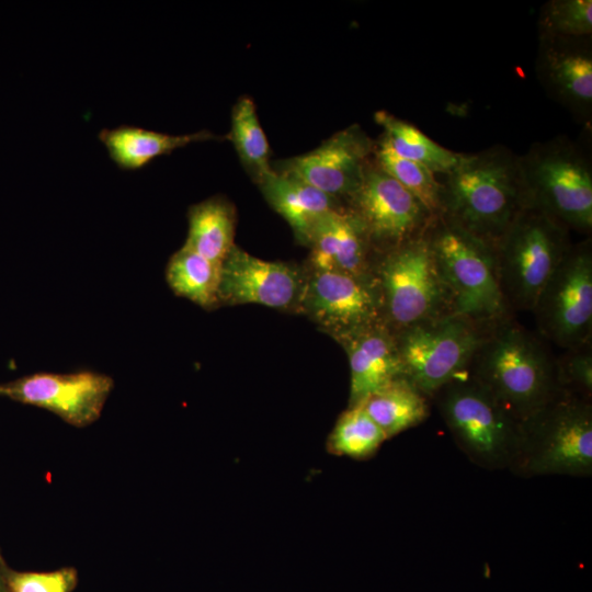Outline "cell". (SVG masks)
Listing matches in <instances>:
<instances>
[{"mask_svg":"<svg viewBox=\"0 0 592 592\" xmlns=\"http://www.w3.org/2000/svg\"><path fill=\"white\" fill-rule=\"evenodd\" d=\"M467 373L519 422L565 390L557 360L509 315L487 326Z\"/></svg>","mask_w":592,"mask_h":592,"instance_id":"1","label":"cell"},{"mask_svg":"<svg viewBox=\"0 0 592 592\" xmlns=\"http://www.w3.org/2000/svg\"><path fill=\"white\" fill-rule=\"evenodd\" d=\"M444 177L440 215L492 246L528 205L520 157L505 148L464 155Z\"/></svg>","mask_w":592,"mask_h":592,"instance_id":"2","label":"cell"},{"mask_svg":"<svg viewBox=\"0 0 592 592\" xmlns=\"http://www.w3.org/2000/svg\"><path fill=\"white\" fill-rule=\"evenodd\" d=\"M443 283L449 314L479 325L509 315L500 287L494 247L443 215L425 229Z\"/></svg>","mask_w":592,"mask_h":592,"instance_id":"3","label":"cell"},{"mask_svg":"<svg viewBox=\"0 0 592 592\" xmlns=\"http://www.w3.org/2000/svg\"><path fill=\"white\" fill-rule=\"evenodd\" d=\"M510 470L524 477L592 474V405L562 390L520 422L517 452Z\"/></svg>","mask_w":592,"mask_h":592,"instance_id":"4","label":"cell"},{"mask_svg":"<svg viewBox=\"0 0 592 592\" xmlns=\"http://www.w3.org/2000/svg\"><path fill=\"white\" fill-rule=\"evenodd\" d=\"M493 247L508 309L533 311L571 244L567 227L538 207L526 205Z\"/></svg>","mask_w":592,"mask_h":592,"instance_id":"5","label":"cell"},{"mask_svg":"<svg viewBox=\"0 0 592 592\" xmlns=\"http://www.w3.org/2000/svg\"><path fill=\"white\" fill-rule=\"evenodd\" d=\"M457 446L476 465L510 469L514 462L520 422L471 377L463 374L432 397Z\"/></svg>","mask_w":592,"mask_h":592,"instance_id":"6","label":"cell"},{"mask_svg":"<svg viewBox=\"0 0 592 592\" xmlns=\"http://www.w3.org/2000/svg\"><path fill=\"white\" fill-rule=\"evenodd\" d=\"M373 276L383 321L394 333L449 314L425 230L385 251L378 264L373 265Z\"/></svg>","mask_w":592,"mask_h":592,"instance_id":"7","label":"cell"},{"mask_svg":"<svg viewBox=\"0 0 592 592\" xmlns=\"http://www.w3.org/2000/svg\"><path fill=\"white\" fill-rule=\"evenodd\" d=\"M487 326L447 314L395 333L402 377L432 399L468 372Z\"/></svg>","mask_w":592,"mask_h":592,"instance_id":"8","label":"cell"},{"mask_svg":"<svg viewBox=\"0 0 592 592\" xmlns=\"http://www.w3.org/2000/svg\"><path fill=\"white\" fill-rule=\"evenodd\" d=\"M528 205L538 207L565 227L588 232L592 227V172L570 143L534 146L520 157Z\"/></svg>","mask_w":592,"mask_h":592,"instance_id":"9","label":"cell"},{"mask_svg":"<svg viewBox=\"0 0 592 592\" xmlns=\"http://www.w3.org/2000/svg\"><path fill=\"white\" fill-rule=\"evenodd\" d=\"M543 335L566 350L589 344L592 332V250L571 246L533 309Z\"/></svg>","mask_w":592,"mask_h":592,"instance_id":"10","label":"cell"},{"mask_svg":"<svg viewBox=\"0 0 592 592\" xmlns=\"http://www.w3.org/2000/svg\"><path fill=\"white\" fill-rule=\"evenodd\" d=\"M296 310L340 343L384 323L379 293L372 277L312 271L306 275Z\"/></svg>","mask_w":592,"mask_h":592,"instance_id":"11","label":"cell"},{"mask_svg":"<svg viewBox=\"0 0 592 592\" xmlns=\"http://www.w3.org/2000/svg\"><path fill=\"white\" fill-rule=\"evenodd\" d=\"M113 388L111 376L93 371L38 372L2 384L3 397L45 409L76 428L101 417Z\"/></svg>","mask_w":592,"mask_h":592,"instance_id":"12","label":"cell"},{"mask_svg":"<svg viewBox=\"0 0 592 592\" xmlns=\"http://www.w3.org/2000/svg\"><path fill=\"white\" fill-rule=\"evenodd\" d=\"M371 246L383 252L422 234L433 216L408 190L377 166H368L350 200Z\"/></svg>","mask_w":592,"mask_h":592,"instance_id":"13","label":"cell"},{"mask_svg":"<svg viewBox=\"0 0 592 592\" xmlns=\"http://www.w3.org/2000/svg\"><path fill=\"white\" fill-rule=\"evenodd\" d=\"M372 151L369 138L352 126L334 134L316 149L280 163V169H273L338 201H350L362 184Z\"/></svg>","mask_w":592,"mask_h":592,"instance_id":"14","label":"cell"},{"mask_svg":"<svg viewBox=\"0 0 592 592\" xmlns=\"http://www.w3.org/2000/svg\"><path fill=\"white\" fill-rule=\"evenodd\" d=\"M305 277L295 265L263 260L235 246L220 267L219 303L296 310Z\"/></svg>","mask_w":592,"mask_h":592,"instance_id":"15","label":"cell"},{"mask_svg":"<svg viewBox=\"0 0 592 592\" xmlns=\"http://www.w3.org/2000/svg\"><path fill=\"white\" fill-rule=\"evenodd\" d=\"M309 246L312 271L373 276L369 239L350 208L342 207L326 215L315 229Z\"/></svg>","mask_w":592,"mask_h":592,"instance_id":"16","label":"cell"},{"mask_svg":"<svg viewBox=\"0 0 592 592\" xmlns=\"http://www.w3.org/2000/svg\"><path fill=\"white\" fill-rule=\"evenodd\" d=\"M341 344L350 364L349 407L402 377L396 337L385 323L367 328Z\"/></svg>","mask_w":592,"mask_h":592,"instance_id":"17","label":"cell"},{"mask_svg":"<svg viewBox=\"0 0 592 592\" xmlns=\"http://www.w3.org/2000/svg\"><path fill=\"white\" fill-rule=\"evenodd\" d=\"M258 185L270 206L288 223L297 240L307 246L325 216L342 208L338 200L275 170Z\"/></svg>","mask_w":592,"mask_h":592,"instance_id":"18","label":"cell"},{"mask_svg":"<svg viewBox=\"0 0 592 592\" xmlns=\"http://www.w3.org/2000/svg\"><path fill=\"white\" fill-rule=\"evenodd\" d=\"M99 138L105 146L110 158L123 170H137L155 158L169 155L173 150L192 143L218 139L208 130L192 134L171 135L133 125L103 128Z\"/></svg>","mask_w":592,"mask_h":592,"instance_id":"19","label":"cell"},{"mask_svg":"<svg viewBox=\"0 0 592 592\" xmlns=\"http://www.w3.org/2000/svg\"><path fill=\"white\" fill-rule=\"evenodd\" d=\"M235 218L232 206L221 197L192 205L187 212L189 228L183 246L221 265L235 247Z\"/></svg>","mask_w":592,"mask_h":592,"instance_id":"20","label":"cell"},{"mask_svg":"<svg viewBox=\"0 0 592 592\" xmlns=\"http://www.w3.org/2000/svg\"><path fill=\"white\" fill-rule=\"evenodd\" d=\"M429 400L428 396L400 377L360 405L390 439L425 421L430 414Z\"/></svg>","mask_w":592,"mask_h":592,"instance_id":"21","label":"cell"},{"mask_svg":"<svg viewBox=\"0 0 592 592\" xmlns=\"http://www.w3.org/2000/svg\"><path fill=\"white\" fill-rule=\"evenodd\" d=\"M375 121L384 129L383 141L398 156L426 167L434 174L451 172L464 155L451 151L419 128L385 111L375 113Z\"/></svg>","mask_w":592,"mask_h":592,"instance_id":"22","label":"cell"},{"mask_svg":"<svg viewBox=\"0 0 592 592\" xmlns=\"http://www.w3.org/2000/svg\"><path fill=\"white\" fill-rule=\"evenodd\" d=\"M220 267L183 246L170 257L166 266V281L177 296L209 310L220 304Z\"/></svg>","mask_w":592,"mask_h":592,"instance_id":"23","label":"cell"},{"mask_svg":"<svg viewBox=\"0 0 592 592\" xmlns=\"http://www.w3.org/2000/svg\"><path fill=\"white\" fill-rule=\"evenodd\" d=\"M544 75L562 99L587 106L592 101V57L588 49L546 47Z\"/></svg>","mask_w":592,"mask_h":592,"instance_id":"24","label":"cell"},{"mask_svg":"<svg viewBox=\"0 0 592 592\" xmlns=\"http://www.w3.org/2000/svg\"><path fill=\"white\" fill-rule=\"evenodd\" d=\"M229 139L254 182L259 183L274 171L266 136L259 122L254 102L248 96L240 98L232 109Z\"/></svg>","mask_w":592,"mask_h":592,"instance_id":"25","label":"cell"},{"mask_svg":"<svg viewBox=\"0 0 592 592\" xmlns=\"http://www.w3.org/2000/svg\"><path fill=\"white\" fill-rule=\"evenodd\" d=\"M387 436L362 405L350 406L338 418L327 440L331 455L367 459L380 448Z\"/></svg>","mask_w":592,"mask_h":592,"instance_id":"26","label":"cell"},{"mask_svg":"<svg viewBox=\"0 0 592 592\" xmlns=\"http://www.w3.org/2000/svg\"><path fill=\"white\" fill-rule=\"evenodd\" d=\"M377 167L408 190L434 217L441 214V182L421 163L394 152L383 140L376 149Z\"/></svg>","mask_w":592,"mask_h":592,"instance_id":"27","label":"cell"},{"mask_svg":"<svg viewBox=\"0 0 592 592\" xmlns=\"http://www.w3.org/2000/svg\"><path fill=\"white\" fill-rule=\"evenodd\" d=\"M546 38L581 37L592 32L591 0H554L542 12Z\"/></svg>","mask_w":592,"mask_h":592,"instance_id":"28","label":"cell"},{"mask_svg":"<svg viewBox=\"0 0 592 592\" xmlns=\"http://www.w3.org/2000/svg\"><path fill=\"white\" fill-rule=\"evenodd\" d=\"M78 571L62 567L52 571H18L9 568V592H72L78 584Z\"/></svg>","mask_w":592,"mask_h":592,"instance_id":"29","label":"cell"},{"mask_svg":"<svg viewBox=\"0 0 592 592\" xmlns=\"http://www.w3.org/2000/svg\"><path fill=\"white\" fill-rule=\"evenodd\" d=\"M559 380L563 389L591 399L592 353L590 345L569 350L561 361H557Z\"/></svg>","mask_w":592,"mask_h":592,"instance_id":"30","label":"cell"},{"mask_svg":"<svg viewBox=\"0 0 592 592\" xmlns=\"http://www.w3.org/2000/svg\"><path fill=\"white\" fill-rule=\"evenodd\" d=\"M9 566L5 562L3 555L0 549V592H9L8 590V582H7V576Z\"/></svg>","mask_w":592,"mask_h":592,"instance_id":"31","label":"cell"},{"mask_svg":"<svg viewBox=\"0 0 592 592\" xmlns=\"http://www.w3.org/2000/svg\"><path fill=\"white\" fill-rule=\"evenodd\" d=\"M0 397H3L2 384H0Z\"/></svg>","mask_w":592,"mask_h":592,"instance_id":"32","label":"cell"}]
</instances>
